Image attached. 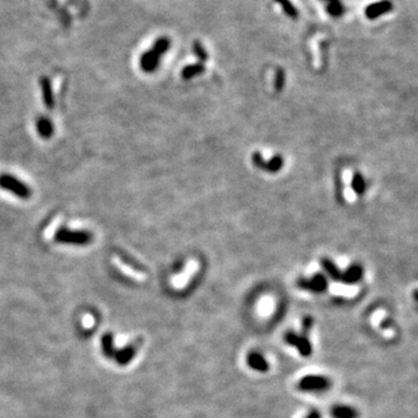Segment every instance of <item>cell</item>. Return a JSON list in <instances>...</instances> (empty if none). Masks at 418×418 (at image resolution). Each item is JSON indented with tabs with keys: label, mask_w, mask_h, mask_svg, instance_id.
<instances>
[{
	"label": "cell",
	"mask_w": 418,
	"mask_h": 418,
	"mask_svg": "<svg viewBox=\"0 0 418 418\" xmlns=\"http://www.w3.org/2000/svg\"><path fill=\"white\" fill-rule=\"evenodd\" d=\"M113 263H114V265H115L116 267L119 268L121 272H122V273L128 275V277L134 278V279H136V280H144V278H145L144 273H142V272H139V271H136V269L132 268L130 266L125 264V263H123L122 260L119 258V257L114 256L113 257Z\"/></svg>",
	"instance_id": "10"
},
{
	"label": "cell",
	"mask_w": 418,
	"mask_h": 418,
	"mask_svg": "<svg viewBox=\"0 0 418 418\" xmlns=\"http://www.w3.org/2000/svg\"><path fill=\"white\" fill-rule=\"evenodd\" d=\"M333 418H358L359 413L354 408L349 405H336L331 410Z\"/></svg>",
	"instance_id": "12"
},
{
	"label": "cell",
	"mask_w": 418,
	"mask_h": 418,
	"mask_svg": "<svg viewBox=\"0 0 418 418\" xmlns=\"http://www.w3.org/2000/svg\"><path fill=\"white\" fill-rule=\"evenodd\" d=\"M93 324H94V318H93L92 316L86 315L85 317H84V325L88 328H91L93 327Z\"/></svg>",
	"instance_id": "26"
},
{
	"label": "cell",
	"mask_w": 418,
	"mask_h": 418,
	"mask_svg": "<svg viewBox=\"0 0 418 418\" xmlns=\"http://www.w3.org/2000/svg\"><path fill=\"white\" fill-rule=\"evenodd\" d=\"M204 70H206V67H204L202 63L190 64L181 70V78L188 80L195 76H198V74L204 72Z\"/></svg>",
	"instance_id": "14"
},
{
	"label": "cell",
	"mask_w": 418,
	"mask_h": 418,
	"mask_svg": "<svg viewBox=\"0 0 418 418\" xmlns=\"http://www.w3.org/2000/svg\"><path fill=\"white\" fill-rule=\"evenodd\" d=\"M321 265H322V267H323L325 271H327V273L329 274L334 281H339L340 279H342L343 273H340L339 268L337 267L336 265H334V263L332 262V260H330L329 258H322L321 259Z\"/></svg>",
	"instance_id": "15"
},
{
	"label": "cell",
	"mask_w": 418,
	"mask_h": 418,
	"mask_svg": "<svg viewBox=\"0 0 418 418\" xmlns=\"http://www.w3.org/2000/svg\"><path fill=\"white\" fill-rule=\"evenodd\" d=\"M62 219H63L62 218V215H58L52 220L50 225H49V227L44 230V235H43V236H44L45 240H50V238L56 234V229H57L58 225H60Z\"/></svg>",
	"instance_id": "22"
},
{
	"label": "cell",
	"mask_w": 418,
	"mask_h": 418,
	"mask_svg": "<svg viewBox=\"0 0 418 418\" xmlns=\"http://www.w3.org/2000/svg\"><path fill=\"white\" fill-rule=\"evenodd\" d=\"M299 389L302 392H322L331 386V381L322 375H307L299 382Z\"/></svg>",
	"instance_id": "3"
},
{
	"label": "cell",
	"mask_w": 418,
	"mask_h": 418,
	"mask_svg": "<svg viewBox=\"0 0 418 418\" xmlns=\"http://www.w3.org/2000/svg\"><path fill=\"white\" fill-rule=\"evenodd\" d=\"M352 190L357 194H362L366 190V182L360 173H355L352 178Z\"/></svg>",
	"instance_id": "20"
},
{
	"label": "cell",
	"mask_w": 418,
	"mask_h": 418,
	"mask_svg": "<svg viewBox=\"0 0 418 418\" xmlns=\"http://www.w3.org/2000/svg\"><path fill=\"white\" fill-rule=\"evenodd\" d=\"M170 46H171V40L166 36H162L154 41L153 49L157 52L158 55L163 56L165 52L170 50Z\"/></svg>",
	"instance_id": "17"
},
{
	"label": "cell",
	"mask_w": 418,
	"mask_h": 418,
	"mask_svg": "<svg viewBox=\"0 0 418 418\" xmlns=\"http://www.w3.org/2000/svg\"><path fill=\"white\" fill-rule=\"evenodd\" d=\"M252 160H253V164H255L257 167H259V169H262V170L265 169L266 162L264 160V158H263L262 154L260 153H253Z\"/></svg>",
	"instance_id": "25"
},
{
	"label": "cell",
	"mask_w": 418,
	"mask_h": 418,
	"mask_svg": "<svg viewBox=\"0 0 418 418\" xmlns=\"http://www.w3.org/2000/svg\"><path fill=\"white\" fill-rule=\"evenodd\" d=\"M285 342L299 350L300 354L302 357L307 358L311 355L312 348L308 337L302 336V334L300 336V334L294 332V331H288V332L285 333Z\"/></svg>",
	"instance_id": "4"
},
{
	"label": "cell",
	"mask_w": 418,
	"mask_h": 418,
	"mask_svg": "<svg viewBox=\"0 0 418 418\" xmlns=\"http://www.w3.org/2000/svg\"><path fill=\"white\" fill-rule=\"evenodd\" d=\"M362 274H364V269H362L361 266L352 265L350 266L345 272H344V274H342V279H340V281H343V283L346 285L357 284L361 279Z\"/></svg>",
	"instance_id": "9"
},
{
	"label": "cell",
	"mask_w": 418,
	"mask_h": 418,
	"mask_svg": "<svg viewBox=\"0 0 418 418\" xmlns=\"http://www.w3.org/2000/svg\"><path fill=\"white\" fill-rule=\"evenodd\" d=\"M160 57L162 56L158 55L154 49L145 51L143 55L141 56V60H139V66L144 72H154L157 69L158 65H159Z\"/></svg>",
	"instance_id": "7"
},
{
	"label": "cell",
	"mask_w": 418,
	"mask_h": 418,
	"mask_svg": "<svg viewBox=\"0 0 418 418\" xmlns=\"http://www.w3.org/2000/svg\"><path fill=\"white\" fill-rule=\"evenodd\" d=\"M274 1L277 2L278 5L281 6L284 13L286 14L287 17L293 19V20H296V19L299 18V11H297V8L294 6L290 0H274Z\"/></svg>",
	"instance_id": "16"
},
{
	"label": "cell",
	"mask_w": 418,
	"mask_h": 418,
	"mask_svg": "<svg viewBox=\"0 0 418 418\" xmlns=\"http://www.w3.org/2000/svg\"><path fill=\"white\" fill-rule=\"evenodd\" d=\"M55 240L58 243L73 244V245H88L93 240L91 232L82 230H60L55 234Z\"/></svg>",
	"instance_id": "1"
},
{
	"label": "cell",
	"mask_w": 418,
	"mask_h": 418,
	"mask_svg": "<svg viewBox=\"0 0 418 418\" xmlns=\"http://www.w3.org/2000/svg\"><path fill=\"white\" fill-rule=\"evenodd\" d=\"M296 284L297 286L301 288V289L309 290V292H312V293H323L328 287L327 279H325L324 275L321 273L315 274L314 277L309 279V280L305 278L299 279Z\"/></svg>",
	"instance_id": "5"
},
{
	"label": "cell",
	"mask_w": 418,
	"mask_h": 418,
	"mask_svg": "<svg viewBox=\"0 0 418 418\" xmlns=\"http://www.w3.org/2000/svg\"><path fill=\"white\" fill-rule=\"evenodd\" d=\"M285 78H286V76H285L284 69L279 67V69H277V72H275V80H274V88L277 91H281V89L284 88Z\"/></svg>",
	"instance_id": "23"
},
{
	"label": "cell",
	"mask_w": 418,
	"mask_h": 418,
	"mask_svg": "<svg viewBox=\"0 0 418 418\" xmlns=\"http://www.w3.org/2000/svg\"><path fill=\"white\" fill-rule=\"evenodd\" d=\"M312 324H314V320H312L311 316H306L305 318H303L302 322V336L308 337L309 338V332H310Z\"/></svg>",
	"instance_id": "24"
},
{
	"label": "cell",
	"mask_w": 418,
	"mask_h": 418,
	"mask_svg": "<svg viewBox=\"0 0 418 418\" xmlns=\"http://www.w3.org/2000/svg\"><path fill=\"white\" fill-rule=\"evenodd\" d=\"M246 362L250 368H252V370H255L257 372L265 373V372H267L269 370V365L267 360L264 358V355H262L258 352H250L249 354H247Z\"/></svg>",
	"instance_id": "8"
},
{
	"label": "cell",
	"mask_w": 418,
	"mask_h": 418,
	"mask_svg": "<svg viewBox=\"0 0 418 418\" xmlns=\"http://www.w3.org/2000/svg\"><path fill=\"white\" fill-rule=\"evenodd\" d=\"M36 129L40 136L43 138H49L54 134V126L48 117H39V120L36 121Z\"/></svg>",
	"instance_id": "13"
},
{
	"label": "cell",
	"mask_w": 418,
	"mask_h": 418,
	"mask_svg": "<svg viewBox=\"0 0 418 418\" xmlns=\"http://www.w3.org/2000/svg\"><path fill=\"white\" fill-rule=\"evenodd\" d=\"M193 52L199 58L200 62H206L208 61V52H207L202 43L200 41H194L193 42Z\"/></svg>",
	"instance_id": "21"
},
{
	"label": "cell",
	"mask_w": 418,
	"mask_h": 418,
	"mask_svg": "<svg viewBox=\"0 0 418 418\" xmlns=\"http://www.w3.org/2000/svg\"><path fill=\"white\" fill-rule=\"evenodd\" d=\"M393 8H394V4L392 0H380V1L368 5L365 9V15L370 20H375L381 15L392 12Z\"/></svg>",
	"instance_id": "6"
},
{
	"label": "cell",
	"mask_w": 418,
	"mask_h": 418,
	"mask_svg": "<svg viewBox=\"0 0 418 418\" xmlns=\"http://www.w3.org/2000/svg\"><path fill=\"white\" fill-rule=\"evenodd\" d=\"M324 1H328V4H329V2H333V1H338V0H324Z\"/></svg>",
	"instance_id": "28"
},
{
	"label": "cell",
	"mask_w": 418,
	"mask_h": 418,
	"mask_svg": "<svg viewBox=\"0 0 418 418\" xmlns=\"http://www.w3.org/2000/svg\"><path fill=\"white\" fill-rule=\"evenodd\" d=\"M325 11H327V13L329 14L330 17L339 18L342 17L345 9H344V6L342 2H340V0H338V1L329 2V4L327 5V7H325Z\"/></svg>",
	"instance_id": "19"
},
{
	"label": "cell",
	"mask_w": 418,
	"mask_h": 418,
	"mask_svg": "<svg viewBox=\"0 0 418 418\" xmlns=\"http://www.w3.org/2000/svg\"><path fill=\"white\" fill-rule=\"evenodd\" d=\"M41 84V89H42V97H43V102H44V106L49 110H51L54 107V97H52V88L51 84L49 82L48 78L42 77L40 80Z\"/></svg>",
	"instance_id": "11"
},
{
	"label": "cell",
	"mask_w": 418,
	"mask_h": 418,
	"mask_svg": "<svg viewBox=\"0 0 418 418\" xmlns=\"http://www.w3.org/2000/svg\"><path fill=\"white\" fill-rule=\"evenodd\" d=\"M283 166H284V158L283 156H280V154H277V156H274L271 160L266 162L264 170H266V171L269 173H275L280 171V170L283 169Z\"/></svg>",
	"instance_id": "18"
},
{
	"label": "cell",
	"mask_w": 418,
	"mask_h": 418,
	"mask_svg": "<svg viewBox=\"0 0 418 418\" xmlns=\"http://www.w3.org/2000/svg\"><path fill=\"white\" fill-rule=\"evenodd\" d=\"M306 418H321V415L318 411H311V413L309 414Z\"/></svg>",
	"instance_id": "27"
},
{
	"label": "cell",
	"mask_w": 418,
	"mask_h": 418,
	"mask_svg": "<svg viewBox=\"0 0 418 418\" xmlns=\"http://www.w3.org/2000/svg\"><path fill=\"white\" fill-rule=\"evenodd\" d=\"M0 187L4 188L6 191L12 192V193L22 200L29 199L30 195H32V191L26 184H23L22 181H20L19 179L9 175L0 176Z\"/></svg>",
	"instance_id": "2"
}]
</instances>
